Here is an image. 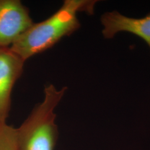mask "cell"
<instances>
[{"label":"cell","mask_w":150,"mask_h":150,"mask_svg":"<svg viewBox=\"0 0 150 150\" xmlns=\"http://www.w3.org/2000/svg\"><path fill=\"white\" fill-rule=\"evenodd\" d=\"M97 1L66 0L58 11L45 20L33 23L10 47L24 61L52 47L61 39L77 31L79 12L93 15Z\"/></svg>","instance_id":"6da1fadb"},{"label":"cell","mask_w":150,"mask_h":150,"mask_svg":"<svg viewBox=\"0 0 150 150\" xmlns=\"http://www.w3.org/2000/svg\"><path fill=\"white\" fill-rule=\"evenodd\" d=\"M66 90V87L58 90L52 85L45 88L43 101L17 129L19 150H54L58 134L54 109Z\"/></svg>","instance_id":"7a4b0ae2"},{"label":"cell","mask_w":150,"mask_h":150,"mask_svg":"<svg viewBox=\"0 0 150 150\" xmlns=\"http://www.w3.org/2000/svg\"><path fill=\"white\" fill-rule=\"evenodd\" d=\"M33 22L30 11L18 0H0V47H10Z\"/></svg>","instance_id":"3957f363"},{"label":"cell","mask_w":150,"mask_h":150,"mask_svg":"<svg viewBox=\"0 0 150 150\" xmlns=\"http://www.w3.org/2000/svg\"><path fill=\"white\" fill-rule=\"evenodd\" d=\"M25 62L10 47H0V122H6L8 117L12 90L23 73Z\"/></svg>","instance_id":"277c9868"},{"label":"cell","mask_w":150,"mask_h":150,"mask_svg":"<svg viewBox=\"0 0 150 150\" xmlns=\"http://www.w3.org/2000/svg\"><path fill=\"white\" fill-rule=\"evenodd\" d=\"M102 34L112 39L121 32H128L141 38L150 50V13L140 18L126 16L119 11H107L101 16Z\"/></svg>","instance_id":"5b68a950"},{"label":"cell","mask_w":150,"mask_h":150,"mask_svg":"<svg viewBox=\"0 0 150 150\" xmlns=\"http://www.w3.org/2000/svg\"><path fill=\"white\" fill-rule=\"evenodd\" d=\"M0 150H19L17 129L0 122Z\"/></svg>","instance_id":"8992f818"}]
</instances>
